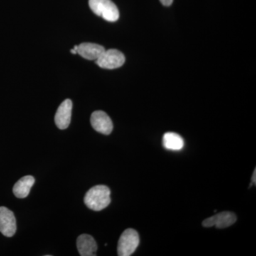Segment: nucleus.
I'll return each instance as SVG.
<instances>
[{
    "label": "nucleus",
    "instance_id": "1",
    "mask_svg": "<svg viewBox=\"0 0 256 256\" xmlns=\"http://www.w3.org/2000/svg\"><path fill=\"white\" fill-rule=\"evenodd\" d=\"M110 190L105 185H97L89 190L84 197L88 208L99 212L110 204Z\"/></svg>",
    "mask_w": 256,
    "mask_h": 256
},
{
    "label": "nucleus",
    "instance_id": "2",
    "mask_svg": "<svg viewBox=\"0 0 256 256\" xmlns=\"http://www.w3.org/2000/svg\"><path fill=\"white\" fill-rule=\"evenodd\" d=\"M90 9L98 16L114 22L119 18V10L111 0H89Z\"/></svg>",
    "mask_w": 256,
    "mask_h": 256
},
{
    "label": "nucleus",
    "instance_id": "3",
    "mask_svg": "<svg viewBox=\"0 0 256 256\" xmlns=\"http://www.w3.org/2000/svg\"><path fill=\"white\" fill-rule=\"evenodd\" d=\"M140 244L139 234L132 228H128L121 234L118 244V255L130 256L134 254Z\"/></svg>",
    "mask_w": 256,
    "mask_h": 256
},
{
    "label": "nucleus",
    "instance_id": "4",
    "mask_svg": "<svg viewBox=\"0 0 256 256\" xmlns=\"http://www.w3.org/2000/svg\"><path fill=\"white\" fill-rule=\"evenodd\" d=\"M126 62V57L122 52L117 50H105L96 60V63L100 68L114 69L122 66Z\"/></svg>",
    "mask_w": 256,
    "mask_h": 256
},
{
    "label": "nucleus",
    "instance_id": "5",
    "mask_svg": "<svg viewBox=\"0 0 256 256\" xmlns=\"http://www.w3.org/2000/svg\"><path fill=\"white\" fill-rule=\"evenodd\" d=\"M236 220V216L233 212H223L206 218L202 222V226L206 228H226L233 225Z\"/></svg>",
    "mask_w": 256,
    "mask_h": 256
},
{
    "label": "nucleus",
    "instance_id": "6",
    "mask_svg": "<svg viewBox=\"0 0 256 256\" xmlns=\"http://www.w3.org/2000/svg\"><path fill=\"white\" fill-rule=\"evenodd\" d=\"M16 230V218L13 212L6 207H0V232L5 236L12 237Z\"/></svg>",
    "mask_w": 256,
    "mask_h": 256
},
{
    "label": "nucleus",
    "instance_id": "7",
    "mask_svg": "<svg viewBox=\"0 0 256 256\" xmlns=\"http://www.w3.org/2000/svg\"><path fill=\"white\" fill-rule=\"evenodd\" d=\"M90 124L92 128L101 134H110L114 129V124L110 117L102 110L92 112L90 117Z\"/></svg>",
    "mask_w": 256,
    "mask_h": 256
},
{
    "label": "nucleus",
    "instance_id": "8",
    "mask_svg": "<svg viewBox=\"0 0 256 256\" xmlns=\"http://www.w3.org/2000/svg\"><path fill=\"white\" fill-rule=\"evenodd\" d=\"M73 104L70 99L62 102L55 114V124L60 130H65L70 124Z\"/></svg>",
    "mask_w": 256,
    "mask_h": 256
},
{
    "label": "nucleus",
    "instance_id": "9",
    "mask_svg": "<svg viewBox=\"0 0 256 256\" xmlns=\"http://www.w3.org/2000/svg\"><path fill=\"white\" fill-rule=\"evenodd\" d=\"M77 248L82 256H96L98 246L95 239L92 236L82 234L77 238Z\"/></svg>",
    "mask_w": 256,
    "mask_h": 256
},
{
    "label": "nucleus",
    "instance_id": "10",
    "mask_svg": "<svg viewBox=\"0 0 256 256\" xmlns=\"http://www.w3.org/2000/svg\"><path fill=\"white\" fill-rule=\"evenodd\" d=\"M105 50L104 46L96 44L82 43L78 46L77 54L86 60H96Z\"/></svg>",
    "mask_w": 256,
    "mask_h": 256
},
{
    "label": "nucleus",
    "instance_id": "11",
    "mask_svg": "<svg viewBox=\"0 0 256 256\" xmlns=\"http://www.w3.org/2000/svg\"><path fill=\"white\" fill-rule=\"evenodd\" d=\"M34 182L35 178L33 176L30 175L23 176L15 184L13 188V193L18 198H26Z\"/></svg>",
    "mask_w": 256,
    "mask_h": 256
},
{
    "label": "nucleus",
    "instance_id": "12",
    "mask_svg": "<svg viewBox=\"0 0 256 256\" xmlns=\"http://www.w3.org/2000/svg\"><path fill=\"white\" fill-rule=\"evenodd\" d=\"M162 144L166 150L180 151L184 148V142L183 138L175 132H166L163 136Z\"/></svg>",
    "mask_w": 256,
    "mask_h": 256
},
{
    "label": "nucleus",
    "instance_id": "13",
    "mask_svg": "<svg viewBox=\"0 0 256 256\" xmlns=\"http://www.w3.org/2000/svg\"><path fill=\"white\" fill-rule=\"evenodd\" d=\"M160 1L162 4L166 6H170L173 2V0H160Z\"/></svg>",
    "mask_w": 256,
    "mask_h": 256
},
{
    "label": "nucleus",
    "instance_id": "14",
    "mask_svg": "<svg viewBox=\"0 0 256 256\" xmlns=\"http://www.w3.org/2000/svg\"><path fill=\"white\" fill-rule=\"evenodd\" d=\"M256 183V169L254 170V173H252V184H250V186L252 185H255Z\"/></svg>",
    "mask_w": 256,
    "mask_h": 256
},
{
    "label": "nucleus",
    "instance_id": "15",
    "mask_svg": "<svg viewBox=\"0 0 256 256\" xmlns=\"http://www.w3.org/2000/svg\"><path fill=\"white\" fill-rule=\"evenodd\" d=\"M70 53L73 54H76L77 52L73 48V50H70Z\"/></svg>",
    "mask_w": 256,
    "mask_h": 256
},
{
    "label": "nucleus",
    "instance_id": "16",
    "mask_svg": "<svg viewBox=\"0 0 256 256\" xmlns=\"http://www.w3.org/2000/svg\"><path fill=\"white\" fill-rule=\"evenodd\" d=\"M74 50H78V46H75L74 47Z\"/></svg>",
    "mask_w": 256,
    "mask_h": 256
}]
</instances>
